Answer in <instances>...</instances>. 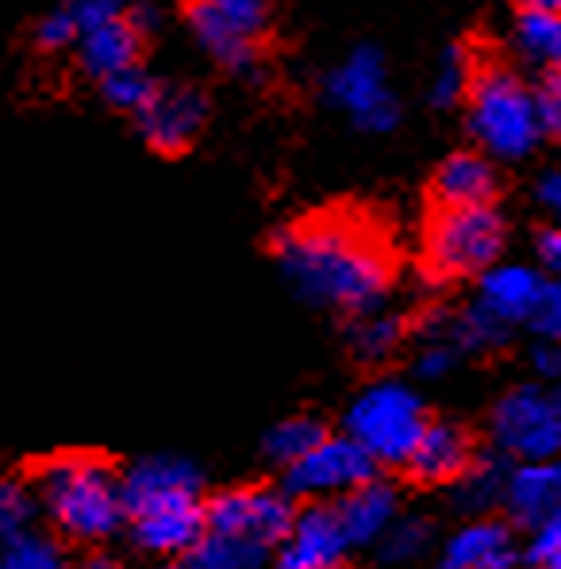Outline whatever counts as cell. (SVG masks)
I'll use <instances>...</instances> for the list:
<instances>
[{
	"instance_id": "obj_1",
	"label": "cell",
	"mask_w": 561,
	"mask_h": 569,
	"mask_svg": "<svg viewBox=\"0 0 561 569\" xmlns=\"http://www.w3.org/2000/svg\"><path fill=\"white\" fill-rule=\"evenodd\" d=\"M289 289L315 308L377 312L392 289V258L350 220H308L273 239Z\"/></svg>"
},
{
	"instance_id": "obj_2",
	"label": "cell",
	"mask_w": 561,
	"mask_h": 569,
	"mask_svg": "<svg viewBox=\"0 0 561 569\" xmlns=\"http://www.w3.org/2000/svg\"><path fill=\"white\" fill-rule=\"evenodd\" d=\"M465 108L469 131L489 162H523L547 139L534 116L531 86L508 66H477Z\"/></svg>"
},
{
	"instance_id": "obj_3",
	"label": "cell",
	"mask_w": 561,
	"mask_h": 569,
	"mask_svg": "<svg viewBox=\"0 0 561 569\" xmlns=\"http://www.w3.org/2000/svg\"><path fill=\"white\" fill-rule=\"evenodd\" d=\"M39 500L66 535L100 542L128 520L120 473L97 458H58L39 473Z\"/></svg>"
},
{
	"instance_id": "obj_4",
	"label": "cell",
	"mask_w": 561,
	"mask_h": 569,
	"mask_svg": "<svg viewBox=\"0 0 561 569\" xmlns=\"http://www.w3.org/2000/svg\"><path fill=\"white\" fill-rule=\"evenodd\" d=\"M427 427V408L412 385L377 381L347 412V439H354L373 466H404Z\"/></svg>"
},
{
	"instance_id": "obj_5",
	"label": "cell",
	"mask_w": 561,
	"mask_h": 569,
	"mask_svg": "<svg viewBox=\"0 0 561 569\" xmlns=\"http://www.w3.org/2000/svg\"><path fill=\"white\" fill-rule=\"evenodd\" d=\"M427 270L439 281L481 278L508 247V223L492 204L439 208L427 228Z\"/></svg>"
},
{
	"instance_id": "obj_6",
	"label": "cell",
	"mask_w": 561,
	"mask_h": 569,
	"mask_svg": "<svg viewBox=\"0 0 561 569\" xmlns=\"http://www.w3.org/2000/svg\"><path fill=\"white\" fill-rule=\"evenodd\" d=\"M323 97L339 112H347L358 131H370V136H384L400 120V100L392 93L389 62H384V50L373 43L354 47L334 66L323 78Z\"/></svg>"
},
{
	"instance_id": "obj_7",
	"label": "cell",
	"mask_w": 561,
	"mask_h": 569,
	"mask_svg": "<svg viewBox=\"0 0 561 569\" xmlns=\"http://www.w3.org/2000/svg\"><path fill=\"white\" fill-rule=\"evenodd\" d=\"M492 439L519 462H554L561 450V397L550 385H519L492 408Z\"/></svg>"
},
{
	"instance_id": "obj_8",
	"label": "cell",
	"mask_w": 561,
	"mask_h": 569,
	"mask_svg": "<svg viewBox=\"0 0 561 569\" xmlns=\"http://www.w3.org/2000/svg\"><path fill=\"white\" fill-rule=\"evenodd\" d=\"M377 466L373 458L358 447L354 439H323L320 447H312L297 466L284 470V489L289 497H304V500H315V505H328V497H347L354 492L358 485L373 481Z\"/></svg>"
},
{
	"instance_id": "obj_9",
	"label": "cell",
	"mask_w": 561,
	"mask_h": 569,
	"mask_svg": "<svg viewBox=\"0 0 561 569\" xmlns=\"http://www.w3.org/2000/svg\"><path fill=\"white\" fill-rule=\"evenodd\" d=\"M292 516H297V508H292V500L284 492L228 489L204 505V531L239 535V539H250L258 547L273 550L284 539V531H289Z\"/></svg>"
},
{
	"instance_id": "obj_10",
	"label": "cell",
	"mask_w": 561,
	"mask_h": 569,
	"mask_svg": "<svg viewBox=\"0 0 561 569\" xmlns=\"http://www.w3.org/2000/svg\"><path fill=\"white\" fill-rule=\"evenodd\" d=\"M273 550V569H339L350 547L334 508L308 505L292 516L289 531Z\"/></svg>"
},
{
	"instance_id": "obj_11",
	"label": "cell",
	"mask_w": 561,
	"mask_h": 569,
	"mask_svg": "<svg viewBox=\"0 0 561 569\" xmlns=\"http://www.w3.org/2000/svg\"><path fill=\"white\" fill-rule=\"evenodd\" d=\"M142 139L162 154H178L200 136L208 120V97L192 86H158L150 104L136 116Z\"/></svg>"
},
{
	"instance_id": "obj_12",
	"label": "cell",
	"mask_w": 561,
	"mask_h": 569,
	"mask_svg": "<svg viewBox=\"0 0 561 569\" xmlns=\"http://www.w3.org/2000/svg\"><path fill=\"white\" fill-rule=\"evenodd\" d=\"M120 492H123V512L139 516L150 508H166V505H181V500H197L200 492V470L186 458L173 455H154L142 458L120 477Z\"/></svg>"
},
{
	"instance_id": "obj_13",
	"label": "cell",
	"mask_w": 561,
	"mask_h": 569,
	"mask_svg": "<svg viewBox=\"0 0 561 569\" xmlns=\"http://www.w3.org/2000/svg\"><path fill=\"white\" fill-rule=\"evenodd\" d=\"M186 23L197 39V47L212 58L220 70L234 73V78L258 81L262 78V54H258V43L247 39L242 31H234L223 16H216L204 0H186Z\"/></svg>"
},
{
	"instance_id": "obj_14",
	"label": "cell",
	"mask_w": 561,
	"mask_h": 569,
	"mask_svg": "<svg viewBox=\"0 0 561 569\" xmlns=\"http://www.w3.org/2000/svg\"><path fill=\"white\" fill-rule=\"evenodd\" d=\"M547 273L523 262H497L492 270L481 273V289H477V305L489 316H497L504 328L527 323V316L534 312L542 289H547Z\"/></svg>"
},
{
	"instance_id": "obj_15",
	"label": "cell",
	"mask_w": 561,
	"mask_h": 569,
	"mask_svg": "<svg viewBox=\"0 0 561 569\" xmlns=\"http://www.w3.org/2000/svg\"><path fill=\"white\" fill-rule=\"evenodd\" d=\"M500 508H508V516L534 531V527L561 520V470L558 462H519L508 473L504 500Z\"/></svg>"
},
{
	"instance_id": "obj_16",
	"label": "cell",
	"mask_w": 561,
	"mask_h": 569,
	"mask_svg": "<svg viewBox=\"0 0 561 569\" xmlns=\"http://www.w3.org/2000/svg\"><path fill=\"white\" fill-rule=\"evenodd\" d=\"M515 535L500 520H469L458 527L442 547V569H512L515 566Z\"/></svg>"
},
{
	"instance_id": "obj_17",
	"label": "cell",
	"mask_w": 561,
	"mask_h": 569,
	"mask_svg": "<svg viewBox=\"0 0 561 569\" xmlns=\"http://www.w3.org/2000/svg\"><path fill=\"white\" fill-rule=\"evenodd\" d=\"M431 189L439 208H481L497 200L500 173L481 150H458L434 170Z\"/></svg>"
},
{
	"instance_id": "obj_18",
	"label": "cell",
	"mask_w": 561,
	"mask_h": 569,
	"mask_svg": "<svg viewBox=\"0 0 561 569\" xmlns=\"http://www.w3.org/2000/svg\"><path fill=\"white\" fill-rule=\"evenodd\" d=\"M473 462V442L458 423H427L420 442H415L408 470L423 485H454L465 466Z\"/></svg>"
},
{
	"instance_id": "obj_19",
	"label": "cell",
	"mask_w": 561,
	"mask_h": 569,
	"mask_svg": "<svg viewBox=\"0 0 561 569\" xmlns=\"http://www.w3.org/2000/svg\"><path fill=\"white\" fill-rule=\"evenodd\" d=\"M131 535L150 555H186L204 535V508H200V500L150 508V512L131 516Z\"/></svg>"
},
{
	"instance_id": "obj_20",
	"label": "cell",
	"mask_w": 561,
	"mask_h": 569,
	"mask_svg": "<svg viewBox=\"0 0 561 569\" xmlns=\"http://www.w3.org/2000/svg\"><path fill=\"white\" fill-rule=\"evenodd\" d=\"M334 516H339V527L347 535V547H370V542L381 539V531L397 520V489L384 481H365L358 485L354 492L334 500Z\"/></svg>"
},
{
	"instance_id": "obj_21",
	"label": "cell",
	"mask_w": 561,
	"mask_h": 569,
	"mask_svg": "<svg viewBox=\"0 0 561 569\" xmlns=\"http://www.w3.org/2000/svg\"><path fill=\"white\" fill-rule=\"evenodd\" d=\"M78 62L89 78L104 81L112 73L128 70V66H139V50H142V39L136 31L128 28V20H104L97 28L81 31L78 36Z\"/></svg>"
},
{
	"instance_id": "obj_22",
	"label": "cell",
	"mask_w": 561,
	"mask_h": 569,
	"mask_svg": "<svg viewBox=\"0 0 561 569\" xmlns=\"http://www.w3.org/2000/svg\"><path fill=\"white\" fill-rule=\"evenodd\" d=\"M508 473H512V466H508L504 455L473 458L462 470V477L454 481V505L473 516V520H484V516H489L492 508H500V500H504Z\"/></svg>"
},
{
	"instance_id": "obj_23",
	"label": "cell",
	"mask_w": 561,
	"mask_h": 569,
	"mask_svg": "<svg viewBox=\"0 0 561 569\" xmlns=\"http://www.w3.org/2000/svg\"><path fill=\"white\" fill-rule=\"evenodd\" d=\"M512 43L534 70H558L561 58V16L550 8H519L512 23Z\"/></svg>"
},
{
	"instance_id": "obj_24",
	"label": "cell",
	"mask_w": 561,
	"mask_h": 569,
	"mask_svg": "<svg viewBox=\"0 0 561 569\" xmlns=\"http://www.w3.org/2000/svg\"><path fill=\"white\" fill-rule=\"evenodd\" d=\"M266 562H270V550L258 547V542L239 539V535L204 531L186 550L181 569H262Z\"/></svg>"
},
{
	"instance_id": "obj_25",
	"label": "cell",
	"mask_w": 561,
	"mask_h": 569,
	"mask_svg": "<svg viewBox=\"0 0 561 569\" xmlns=\"http://www.w3.org/2000/svg\"><path fill=\"white\" fill-rule=\"evenodd\" d=\"M404 342V320L389 312H365L354 316V328H350V347L362 362H384L389 355H397V347Z\"/></svg>"
},
{
	"instance_id": "obj_26",
	"label": "cell",
	"mask_w": 561,
	"mask_h": 569,
	"mask_svg": "<svg viewBox=\"0 0 561 569\" xmlns=\"http://www.w3.org/2000/svg\"><path fill=\"white\" fill-rule=\"evenodd\" d=\"M323 439H328V431H323L320 420L292 416V420H281V423L270 427V435H266V458L278 462L281 470H289V466H297L308 450L320 447Z\"/></svg>"
},
{
	"instance_id": "obj_27",
	"label": "cell",
	"mask_w": 561,
	"mask_h": 569,
	"mask_svg": "<svg viewBox=\"0 0 561 569\" xmlns=\"http://www.w3.org/2000/svg\"><path fill=\"white\" fill-rule=\"evenodd\" d=\"M447 339L454 342L458 350H477V355H484V350L504 347V342L512 339V328H504L497 316H489L473 300V305L447 320Z\"/></svg>"
},
{
	"instance_id": "obj_28",
	"label": "cell",
	"mask_w": 561,
	"mask_h": 569,
	"mask_svg": "<svg viewBox=\"0 0 561 569\" xmlns=\"http://www.w3.org/2000/svg\"><path fill=\"white\" fill-rule=\"evenodd\" d=\"M431 539H434L431 523L420 520V516H408V520H392L384 527L381 539H377V550H381V558L389 566H408L427 555Z\"/></svg>"
},
{
	"instance_id": "obj_29",
	"label": "cell",
	"mask_w": 561,
	"mask_h": 569,
	"mask_svg": "<svg viewBox=\"0 0 561 569\" xmlns=\"http://www.w3.org/2000/svg\"><path fill=\"white\" fill-rule=\"evenodd\" d=\"M473 58H469L465 47H447L434 66V78H431V104L434 108H454L462 104L469 93V81H473Z\"/></svg>"
},
{
	"instance_id": "obj_30",
	"label": "cell",
	"mask_w": 561,
	"mask_h": 569,
	"mask_svg": "<svg viewBox=\"0 0 561 569\" xmlns=\"http://www.w3.org/2000/svg\"><path fill=\"white\" fill-rule=\"evenodd\" d=\"M0 569H66V558L54 539L23 531L0 547Z\"/></svg>"
},
{
	"instance_id": "obj_31",
	"label": "cell",
	"mask_w": 561,
	"mask_h": 569,
	"mask_svg": "<svg viewBox=\"0 0 561 569\" xmlns=\"http://www.w3.org/2000/svg\"><path fill=\"white\" fill-rule=\"evenodd\" d=\"M154 89H158V81L150 78L142 66H128V70H120V73H112V78L100 81V97H104L112 108L131 112V116H139L142 108L150 104Z\"/></svg>"
},
{
	"instance_id": "obj_32",
	"label": "cell",
	"mask_w": 561,
	"mask_h": 569,
	"mask_svg": "<svg viewBox=\"0 0 561 569\" xmlns=\"http://www.w3.org/2000/svg\"><path fill=\"white\" fill-rule=\"evenodd\" d=\"M31 516H36V497H31V489L4 477V481H0V539L8 542L28 531Z\"/></svg>"
},
{
	"instance_id": "obj_33",
	"label": "cell",
	"mask_w": 561,
	"mask_h": 569,
	"mask_svg": "<svg viewBox=\"0 0 561 569\" xmlns=\"http://www.w3.org/2000/svg\"><path fill=\"white\" fill-rule=\"evenodd\" d=\"M216 16L231 23L234 31H242L247 39H262L270 28V0H204Z\"/></svg>"
},
{
	"instance_id": "obj_34",
	"label": "cell",
	"mask_w": 561,
	"mask_h": 569,
	"mask_svg": "<svg viewBox=\"0 0 561 569\" xmlns=\"http://www.w3.org/2000/svg\"><path fill=\"white\" fill-rule=\"evenodd\" d=\"M534 116H539L542 136H558L561 131V78L558 70H542L539 86H531Z\"/></svg>"
},
{
	"instance_id": "obj_35",
	"label": "cell",
	"mask_w": 561,
	"mask_h": 569,
	"mask_svg": "<svg viewBox=\"0 0 561 569\" xmlns=\"http://www.w3.org/2000/svg\"><path fill=\"white\" fill-rule=\"evenodd\" d=\"M458 355H462V350H458L447 335H431V339H427V347L415 355V373H420L423 381L447 378V373L458 370Z\"/></svg>"
},
{
	"instance_id": "obj_36",
	"label": "cell",
	"mask_w": 561,
	"mask_h": 569,
	"mask_svg": "<svg viewBox=\"0 0 561 569\" xmlns=\"http://www.w3.org/2000/svg\"><path fill=\"white\" fill-rule=\"evenodd\" d=\"M78 23H73V16L66 12V4H58L54 12H47L43 20L36 23V47L39 50H66L78 43Z\"/></svg>"
},
{
	"instance_id": "obj_37",
	"label": "cell",
	"mask_w": 561,
	"mask_h": 569,
	"mask_svg": "<svg viewBox=\"0 0 561 569\" xmlns=\"http://www.w3.org/2000/svg\"><path fill=\"white\" fill-rule=\"evenodd\" d=\"M523 558L531 562V569H558L561 566V520L534 527L531 539H527Z\"/></svg>"
},
{
	"instance_id": "obj_38",
	"label": "cell",
	"mask_w": 561,
	"mask_h": 569,
	"mask_svg": "<svg viewBox=\"0 0 561 569\" xmlns=\"http://www.w3.org/2000/svg\"><path fill=\"white\" fill-rule=\"evenodd\" d=\"M527 328L539 335L542 342H558V335H561V289H558V281H547V289H542L534 312L527 316Z\"/></svg>"
},
{
	"instance_id": "obj_39",
	"label": "cell",
	"mask_w": 561,
	"mask_h": 569,
	"mask_svg": "<svg viewBox=\"0 0 561 569\" xmlns=\"http://www.w3.org/2000/svg\"><path fill=\"white\" fill-rule=\"evenodd\" d=\"M128 4H131V0H66V12L73 16L78 31H89V28H97V23H104V20H120Z\"/></svg>"
},
{
	"instance_id": "obj_40",
	"label": "cell",
	"mask_w": 561,
	"mask_h": 569,
	"mask_svg": "<svg viewBox=\"0 0 561 569\" xmlns=\"http://www.w3.org/2000/svg\"><path fill=\"white\" fill-rule=\"evenodd\" d=\"M123 20H128V28L136 31L139 39H147L162 28V8H158L154 0H131V4L123 8Z\"/></svg>"
},
{
	"instance_id": "obj_41",
	"label": "cell",
	"mask_w": 561,
	"mask_h": 569,
	"mask_svg": "<svg viewBox=\"0 0 561 569\" xmlns=\"http://www.w3.org/2000/svg\"><path fill=\"white\" fill-rule=\"evenodd\" d=\"M534 254H539L542 273H558L561 266V231L558 228H542L534 236Z\"/></svg>"
},
{
	"instance_id": "obj_42",
	"label": "cell",
	"mask_w": 561,
	"mask_h": 569,
	"mask_svg": "<svg viewBox=\"0 0 561 569\" xmlns=\"http://www.w3.org/2000/svg\"><path fill=\"white\" fill-rule=\"evenodd\" d=\"M534 200H539L547 212H561V173L558 170H547L534 181Z\"/></svg>"
},
{
	"instance_id": "obj_43",
	"label": "cell",
	"mask_w": 561,
	"mask_h": 569,
	"mask_svg": "<svg viewBox=\"0 0 561 569\" xmlns=\"http://www.w3.org/2000/svg\"><path fill=\"white\" fill-rule=\"evenodd\" d=\"M531 362H534V370H539L542 378L554 381L558 373H561V350H558V342H539V347H534V355H531Z\"/></svg>"
},
{
	"instance_id": "obj_44",
	"label": "cell",
	"mask_w": 561,
	"mask_h": 569,
	"mask_svg": "<svg viewBox=\"0 0 561 569\" xmlns=\"http://www.w3.org/2000/svg\"><path fill=\"white\" fill-rule=\"evenodd\" d=\"M81 569H120V562H112V558H89Z\"/></svg>"
},
{
	"instance_id": "obj_45",
	"label": "cell",
	"mask_w": 561,
	"mask_h": 569,
	"mask_svg": "<svg viewBox=\"0 0 561 569\" xmlns=\"http://www.w3.org/2000/svg\"><path fill=\"white\" fill-rule=\"evenodd\" d=\"M561 0H523V8H550V12H558Z\"/></svg>"
},
{
	"instance_id": "obj_46",
	"label": "cell",
	"mask_w": 561,
	"mask_h": 569,
	"mask_svg": "<svg viewBox=\"0 0 561 569\" xmlns=\"http://www.w3.org/2000/svg\"><path fill=\"white\" fill-rule=\"evenodd\" d=\"M162 569H181V566H162Z\"/></svg>"
}]
</instances>
